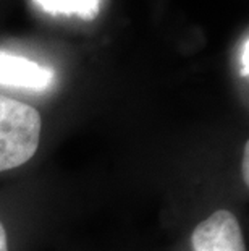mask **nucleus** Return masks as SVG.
Returning a JSON list of instances; mask_svg holds the SVG:
<instances>
[{
	"label": "nucleus",
	"instance_id": "4",
	"mask_svg": "<svg viewBox=\"0 0 249 251\" xmlns=\"http://www.w3.org/2000/svg\"><path fill=\"white\" fill-rule=\"evenodd\" d=\"M102 0H34V3L49 15L62 17H79L94 20L100 12Z\"/></svg>",
	"mask_w": 249,
	"mask_h": 251
},
{
	"label": "nucleus",
	"instance_id": "6",
	"mask_svg": "<svg viewBox=\"0 0 249 251\" xmlns=\"http://www.w3.org/2000/svg\"><path fill=\"white\" fill-rule=\"evenodd\" d=\"M249 144H245V154H243V162H241V172H243V178H245V183H249Z\"/></svg>",
	"mask_w": 249,
	"mask_h": 251
},
{
	"label": "nucleus",
	"instance_id": "5",
	"mask_svg": "<svg viewBox=\"0 0 249 251\" xmlns=\"http://www.w3.org/2000/svg\"><path fill=\"white\" fill-rule=\"evenodd\" d=\"M248 50H249V41H248V36L245 37L243 41V46H241V54H240V62H241V75L245 78H248L249 75V58H248Z\"/></svg>",
	"mask_w": 249,
	"mask_h": 251
},
{
	"label": "nucleus",
	"instance_id": "1",
	"mask_svg": "<svg viewBox=\"0 0 249 251\" xmlns=\"http://www.w3.org/2000/svg\"><path fill=\"white\" fill-rule=\"evenodd\" d=\"M41 115L29 104L0 96V172L23 165L39 146Z\"/></svg>",
	"mask_w": 249,
	"mask_h": 251
},
{
	"label": "nucleus",
	"instance_id": "7",
	"mask_svg": "<svg viewBox=\"0 0 249 251\" xmlns=\"http://www.w3.org/2000/svg\"><path fill=\"white\" fill-rule=\"evenodd\" d=\"M0 251H8V240H7V232L0 222Z\"/></svg>",
	"mask_w": 249,
	"mask_h": 251
},
{
	"label": "nucleus",
	"instance_id": "3",
	"mask_svg": "<svg viewBox=\"0 0 249 251\" xmlns=\"http://www.w3.org/2000/svg\"><path fill=\"white\" fill-rule=\"evenodd\" d=\"M54 81V72L26 57L0 52V84L31 91H45Z\"/></svg>",
	"mask_w": 249,
	"mask_h": 251
},
{
	"label": "nucleus",
	"instance_id": "2",
	"mask_svg": "<svg viewBox=\"0 0 249 251\" xmlns=\"http://www.w3.org/2000/svg\"><path fill=\"white\" fill-rule=\"evenodd\" d=\"M194 251H246L241 227L230 211H215L194 228Z\"/></svg>",
	"mask_w": 249,
	"mask_h": 251
}]
</instances>
